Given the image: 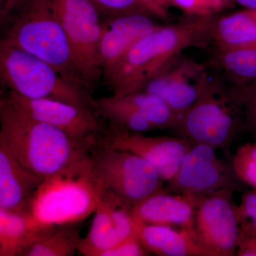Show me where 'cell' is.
<instances>
[{
  "instance_id": "cell-5",
  "label": "cell",
  "mask_w": 256,
  "mask_h": 256,
  "mask_svg": "<svg viewBox=\"0 0 256 256\" xmlns=\"http://www.w3.org/2000/svg\"><path fill=\"white\" fill-rule=\"evenodd\" d=\"M174 130L193 143L226 150L244 130V114L234 86L210 77L196 102L178 119Z\"/></svg>"
},
{
  "instance_id": "cell-27",
  "label": "cell",
  "mask_w": 256,
  "mask_h": 256,
  "mask_svg": "<svg viewBox=\"0 0 256 256\" xmlns=\"http://www.w3.org/2000/svg\"><path fill=\"white\" fill-rule=\"evenodd\" d=\"M233 86L244 114V130L256 141V80L240 86Z\"/></svg>"
},
{
  "instance_id": "cell-19",
  "label": "cell",
  "mask_w": 256,
  "mask_h": 256,
  "mask_svg": "<svg viewBox=\"0 0 256 256\" xmlns=\"http://www.w3.org/2000/svg\"><path fill=\"white\" fill-rule=\"evenodd\" d=\"M76 224L38 228L21 256H72L79 252L82 238Z\"/></svg>"
},
{
  "instance_id": "cell-8",
  "label": "cell",
  "mask_w": 256,
  "mask_h": 256,
  "mask_svg": "<svg viewBox=\"0 0 256 256\" xmlns=\"http://www.w3.org/2000/svg\"><path fill=\"white\" fill-rule=\"evenodd\" d=\"M54 8L79 72L92 88L104 77L98 56L100 12L90 0H54Z\"/></svg>"
},
{
  "instance_id": "cell-17",
  "label": "cell",
  "mask_w": 256,
  "mask_h": 256,
  "mask_svg": "<svg viewBox=\"0 0 256 256\" xmlns=\"http://www.w3.org/2000/svg\"><path fill=\"white\" fill-rule=\"evenodd\" d=\"M140 238L150 254L161 256H210L194 230L169 226L140 224Z\"/></svg>"
},
{
  "instance_id": "cell-4",
  "label": "cell",
  "mask_w": 256,
  "mask_h": 256,
  "mask_svg": "<svg viewBox=\"0 0 256 256\" xmlns=\"http://www.w3.org/2000/svg\"><path fill=\"white\" fill-rule=\"evenodd\" d=\"M105 191L94 171L90 152L44 178L26 214L36 229L77 224L95 213Z\"/></svg>"
},
{
  "instance_id": "cell-12",
  "label": "cell",
  "mask_w": 256,
  "mask_h": 256,
  "mask_svg": "<svg viewBox=\"0 0 256 256\" xmlns=\"http://www.w3.org/2000/svg\"><path fill=\"white\" fill-rule=\"evenodd\" d=\"M5 97L34 118L50 124L80 140L99 142L104 131L100 114L96 110L48 99H30L11 92Z\"/></svg>"
},
{
  "instance_id": "cell-2",
  "label": "cell",
  "mask_w": 256,
  "mask_h": 256,
  "mask_svg": "<svg viewBox=\"0 0 256 256\" xmlns=\"http://www.w3.org/2000/svg\"><path fill=\"white\" fill-rule=\"evenodd\" d=\"M1 26L0 43L44 60L69 82L92 90L75 63L54 0H6L1 6Z\"/></svg>"
},
{
  "instance_id": "cell-33",
  "label": "cell",
  "mask_w": 256,
  "mask_h": 256,
  "mask_svg": "<svg viewBox=\"0 0 256 256\" xmlns=\"http://www.w3.org/2000/svg\"><path fill=\"white\" fill-rule=\"evenodd\" d=\"M236 4L244 6L246 9L256 10V0H234Z\"/></svg>"
},
{
  "instance_id": "cell-13",
  "label": "cell",
  "mask_w": 256,
  "mask_h": 256,
  "mask_svg": "<svg viewBox=\"0 0 256 256\" xmlns=\"http://www.w3.org/2000/svg\"><path fill=\"white\" fill-rule=\"evenodd\" d=\"M114 131L102 142L111 148L124 150L141 156L168 182L178 172L193 142L185 138L148 136L114 127Z\"/></svg>"
},
{
  "instance_id": "cell-22",
  "label": "cell",
  "mask_w": 256,
  "mask_h": 256,
  "mask_svg": "<svg viewBox=\"0 0 256 256\" xmlns=\"http://www.w3.org/2000/svg\"><path fill=\"white\" fill-rule=\"evenodd\" d=\"M210 66L223 72L237 86L256 80V47L216 50Z\"/></svg>"
},
{
  "instance_id": "cell-24",
  "label": "cell",
  "mask_w": 256,
  "mask_h": 256,
  "mask_svg": "<svg viewBox=\"0 0 256 256\" xmlns=\"http://www.w3.org/2000/svg\"><path fill=\"white\" fill-rule=\"evenodd\" d=\"M146 118L156 130L176 128L178 118L158 96L141 90L118 97Z\"/></svg>"
},
{
  "instance_id": "cell-32",
  "label": "cell",
  "mask_w": 256,
  "mask_h": 256,
  "mask_svg": "<svg viewBox=\"0 0 256 256\" xmlns=\"http://www.w3.org/2000/svg\"><path fill=\"white\" fill-rule=\"evenodd\" d=\"M153 16L168 20L169 18L168 8H170V0H146Z\"/></svg>"
},
{
  "instance_id": "cell-1",
  "label": "cell",
  "mask_w": 256,
  "mask_h": 256,
  "mask_svg": "<svg viewBox=\"0 0 256 256\" xmlns=\"http://www.w3.org/2000/svg\"><path fill=\"white\" fill-rule=\"evenodd\" d=\"M186 18L174 24L159 25L133 45L104 77L112 96L120 97L141 92L184 50L212 44L214 18Z\"/></svg>"
},
{
  "instance_id": "cell-7",
  "label": "cell",
  "mask_w": 256,
  "mask_h": 256,
  "mask_svg": "<svg viewBox=\"0 0 256 256\" xmlns=\"http://www.w3.org/2000/svg\"><path fill=\"white\" fill-rule=\"evenodd\" d=\"M94 171L111 193L131 206L163 188L156 170L141 156L100 141L92 148Z\"/></svg>"
},
{
  "instance_id": "cell-25",
  "label": "cell",
  "mask_w": 256,
  "mask_h": 256,
  "mask_svg": "<svg viewBox=\"0 0 256 256\" xmlns=\"http://www.w3.org/2000/svg\"><path fill=\"white\" fill-rule=\"evenodd\" d=\"M236 4L234 0H170V6L178 8L186 18H215Z\"/></svg>"
},
{
  "instance_id": "cell-34",
  "label": "cell",
  "mask_w": 256,
  "mask_h": 256,
  "mask_svg": "<svg viewBox=\"0 0 256 256\" xmlns=\"http://www.w3.org/2000/svg\"><path fill=\"white\" fill-rule=\"evenodd\" d=\"M0 1H1V6H2V5L4 4V2L6 1V0H0Z\"/></svg>"
},
{
  "instance_id": "cell-16",
  "label": "cell",
  "mask_w": 256,
  "mask_h": 256,
  "mask_svg": "<svg viewBox=\"0 0 256 256\" xmlns=\"http://www.w3.org/2000/svg\"><path fill=\"white\" fill-rule=\"evenodd\" d=\"M43 180L24 166L6 142L0 139L1 210L26 213Z\"/></svg>"
},
{
  "instance_id": "cell-20",
  "label": "cell",
  "mask_w": 256,
  "mask_h": 256,
  "mask_svg": "<svg viewBox=\"0 0 256 256\" xmlns=\"http://www.w3.org/2000/svg\"><path fill=\"white\" fill-rule=\"evenodd\" d=\"M94 214L90 230L79 248L82 256H102L121 242L111 216L110 194L106 188Z\"/></svg>"
},
{
  "instance_id": "cell-29",
  "label": "cell",
  "mask_w": 256,
  "mask_h": 256,
  "mask_svg": "<svg viewBox=\"0 0 256 256\" xmlns=\"http://www.w3.org/2000/svg\"><path fill=\"white\" fill-rule=\"evenodd\" d=\"M236 210L240 226L256 234V190L242 194Z\"/></svg>"
},
{
  "instance_id": "cell-14",
  "label": "cell",
  "mask_w": 256,
  "mask_h": 256,
  "mask_svg": "<svg viewBox=\"0 0 256 256\" xmlns=\"http://www.w3.org/2000/svg\"><path fill=\"white\" fill-rule=\"evenodd\" d=\"M150 15L146 12L130 13L102 21L98 56L104 78L136 42L159 26Z\"/></svg>"
},
{
  "instance_id": "cell-6",
  "label": "cell",
  "mask_w": 256,
  "mask_h": 256,
  "mask_svg": "<svg viewBox=\"0 0 256 256\" xmlns=\"http://www.w3.org/2000/svg\"><path fill=\"white\" fill-rule=\"evenodd\" d=\"M0 78L8 92L26 98L62 101L96 110L89 90L69 82L44 60L2 43Z\"/></svg>"
},
{
  "instance_id": "cell-3",
  "label": "cell",
  "mask_w": 256,
  "mask_h": 256,
  "mask_svg": "<svg viewBox=\"0 0 256 256\" xmlns=\"http://www.w3.org/2000/svg\"><path fill=\"white\" fill-rule=\"evenodd\" d=\"M0 139L24 166L44 178L89 156L98 143L76 139L34 118L4 96L0 100Z\"/></svg>"
},
{
  "instance_id": "cell-11",
  "label": "cell",
  "mask_w": 256,
  "mask_h": 256,
  "mask_svg": "<svg viewBox=\"0 0 256 256\" xmlns=\"http://www.w3.org/2000/svg\"><path fill=\"white\" fill-rule=\"evenodd\" d=\"M208 65L183 54L172 60L142 89L164 101L178 119L196 102L210 82Z\"/></svg>"
},
{
  "instance_id": "cell-26",
  "label": "cell",
  "mask_w": 256,
  "mask_h": 256,
  "mask_svg": "<svg viewBox=\"0 0 256 256\" xmlns=\"http://www.w3.org/2000/svg\"><path fill=\"white\" fill-rule=\"evenodd\" d=\"M230 164L236 178L242 185L256 190V141L239 146Z\"/></svg>"
},
{
  "instance_id": "cell-31",
  "label": "cell",
  "mask_w": 256,
  "mask_h": 256,
  "mask_svg": "<svg viewBox=\"0 0 256 256\" xmlns=\"http://www.w3.org/2000/svg\"><path fill=\"white\" fill-rule=\"evenodd\" d=\"M236 256H256V234L240 226Z\"/></svg>"
},
{
  "instance_id": "cell-15",
  "label": "cell",
  "mask_w": 256,
  "mask_h": 256,
  "mask_svg": "<svg viewBox=\"0 0 256 256\" xmlns=\"http://www.w3.org/2000/svg\"><path fill=\"white\" fill-rule=\"evenodd\" d=\"M202 196L161 190L132 206L133 217L140 224L169 226L194 230L197 208Z\"/></svg>"
},
{
  "instance_id": "cell-18",
  "label": "cell",
  "mask_w": 256,
  "mask_h": 256,
  "mask_svg": "<svg viewBox=\"0 0 256 256\" xmlns=\"http://www.w3.org/2000/svg\"><path fill=\"white\" fill-rule=\"evenodd\" d=\"M210 36L216 50L256 47V10L215 16Z\"/></svg>"
},
{
  "instance_id": "cell-10",
  "label": "cell",
  "mask_w": 256,
  "mask_h": 256,
  "mask_svg": "<svg viewBox=\"0 0 256 256\" xmlns=\"http://www.w3.org/2000/svg\"><path fill=\"white\" fill-rule=\"evenodd\" d=\"M234 192L222 190L204 195L198 204L195 234L210 256H236L240 225Z\"/></svg>"
},
{
  "instance_id": "cell-9",
  "label": "cell",
  "mask_w": 256,
  "mask_h": 256,
  "mask_svg": "<svg viewBox=\"0 0 256 256\" xmlns=\"http://www.w3.org/2000/svg\"><path fill=\"white\" fill-rule=\"evenodd\" d=\"M216 150L208 144L193 143L176 174L166 182L168 191L202 196L222 190H242L232 164L220 159Z\"/></svg>"
},
{
  "instance_id": "cell-28",
  "label": "cell",
  "mask_w": 256,
  "mask_h": 256,
  "mask_svg": "<svg viewBox=\"0 0 256 256\" xmlns=\"http://www.w3.org/2000/svg\"><path fill=\"white\" fill-rule=\"evenodd\" d=\"M100 14L108 18L134 12H146L152 15L146 0H90Z\"/></svg>"
},
{
  "instance_id": "cell-23",
  "label": "cell",
  "mask_w": 256,
  "mask_h": 256,
  "mask_svg": "<svg viewBox=\"0 0 256 256\" xmlns=\"http://www.w3.org/2000/svg\"><path fill=\"white\" fill-rule=\"evenodd\" d=\"M96 110L101 117L108 120L114 127L132 132L144 133L156 128L132 106L118 97L111 96L95 99Z\"/></svg>"
},
{
  "instance_id": "cell-30",
  "label": "cell",
  "mask_w": 256,
  "mask_h": 256,
  "mask_svg": "<svg viewBox=\"0 0 256 256\" xmlns=\"http://www.w3.org/2000/svg\"><path fill=\"white\" fill-rule=\"evenodd\" d=\"M149 254L141 242L138 232L109 249L102 256H146Z\"/></svg>"
},
{
  "instance_id": "cell-21",
  "label": "cell",
  "mask_w": 256,
  "mask_h": 256,
  "mask_svg": "<svg viewBox=\"0 0 256 256\" xmlns=\"http://www.w3.org/2000/svg\"><path fill=\"white\" fill-rule=\"evenodd\" d=\"M36 230L28 214L0 208V256H21Z\"/></svg>"
}]
</instances>
